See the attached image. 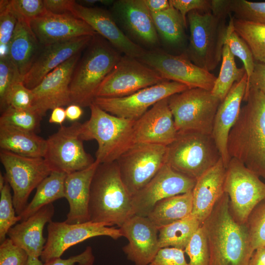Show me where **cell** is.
<instances>
[{
  "label": "cell",
  "mask_w": 265,
  "mask_h": 265,
  "mask_svg": "<svg viewBox=\"0 0 265 265\" xmlns=\"http://www.w3.org/2000/svg\"><path fill=\"white\" fill-rule=\"evenodd\" d=\"M243 101L229 134V156L265 179V94L249 87Z\"/></svg>",
  "instance_id": "cell-1"
},
{
  "label": "cell",
  "mask_w": 265,
  "mask_h": 265,
  "mask_svg": "<svg viewBox=\"0 0 265 265\" xmlns=\"http://www.w3.org/2000/svg\"><path fill=\"white\" fill-rule=\"evenodd\" d=\"M207 237L209 265H248L254 251L245 224L238 223L224 193L202 224Z\"/></svg>",
  "instance_id": "cell-2"
},
{
  "label": "cell",
  "mask_w": 265,
  "mask_h": 265,
  "mask_svg": "<svg viewBox=\"0 0 265 265\" xmlns=\"http://www.w3.org/2000/svg\"><path fill=\"white\" fill-rule=\"evenodd\" d=\"M89 214L92 222L119 228L134 215L116 161L98 165L91 183Z\"/></svg>",
  "instance_id": "cell-3"
},
{
  "label": "cell",
  "mask_w": 265,
  "mask_h": 265,
  "mask_svg": "<svg viewBox=\"0 0 265 265\" xmlns=\"http://www.w3.org/2000/svg\"><path fill=\"white\" fill-rule=\"evenodd\" d=\"M73 72L70 84L72 104L90 106L100 85L121 57L109 43L94 36Z\"/></svg>",
  "instance_id": "cell-4"
},
{
  "label": "cell",
  "mask_w": 265,
  "mask_h": 265,
  "mask_svg": "<svg viewBox=\"0 0 265 265\" xmlns=\"http://www.w3.org/2000/svg\"><path fill=\"white\" fill-rule=\"evenodd\" d=\"M89 108L90 117L81 124L80 137L97 142L95 160L99 164L116 161L135 143V121L112 115L93 103Z\"/></svg>",
  "instance_id": "cell-5"
},
{
  "label": "cell",
  "mask_w": 265,
  "mask_h": 265,
  "mask_svg": "<svg viewBox=\"0 0 265 265\" xmlns=\"http://www.w3.org/2000/svg\"><path fill=\"white\" fill-rule=\"evenodd\" d=\"M190 31L189 41L184 52L197 66L211 72L222 59L227 26L225 18L211 12L193 10L186 16Z\"/></svg>",
  "instance_id": "cell-6"
},
{
  "label": "cell",
  "mask_w": 265,
  "mask_h": 265,
  "mask_svg": "<svg viewBox=\"0 0 265 265\" xmlns=\"http://www.w3.org/2000/svg\"><path fill=\"white\" fill-rule=\"evenodd\" d=\"M221 159L211 135L196 132H178L167 146L166 163L196 180Z\"/></svg>",
  "instance_id": "cell-7"
},
{
  "label": "cell",
  "mask_w": 265,
  "mask_h": 265,
  "mask_svg": "<svg viewBox=\"0 0 265 265\" xmlns=\"http://www.w3.org/2000/svg\"><path fill=\"white\" fill-rule=\"evenodd\" d=\"M168 102L178 132L191 131L212 135L221 101L211 91L187 89L171 96Z\"/></svg>",
  "instance_id": "cell-8"
},
{
  "label": "cell",
  "mask_w": 265,
  "mask_h": 265,
  "mask_svg": "<svg viewBox=\"0 0 265 265\" xmlns=\"http://www.w3.org/2000/svg\"><path fill=\"white\" fill-rule=\"evenodd\" d=\"M224 191L229 197L231 213L240 224H245L255 208L265 201V183L234 158L226 168Z\"/></svg>",
  "instance_id": "cell-9"
},
{
  "label": "cell",
  "mask_w": 265,
  "mask_h": 265,
  "mask_svg": "<svg viewBox=\"0 0 265 265\" xmlns=\"http://www.w3.org/2000/svg\"><path fill=\"white\" fill-rule=\"evenodd\" d=\"M0 160L5 181L13 190L16 214L19 215L27 205L32 190L52 170L44 158L24 157L4 150H0Z\"/></svg>",
  "instance_id": "cell-10"
},
{
  "label": "cell",
  "mask_w": 265,
  "mask_h": 265,
  "mask_svg": "<svg viewBox=\"0 0 265 265\" xmlns=\"http://www.w3.org/2000/svg\"><path fill=\"white\" fill-rule=\"evenodd\" d=\"M81 124L75 122L61 126L47 140L44 157L52 171L68 174L87 168L95 161L85 150L80 137Z\"/></svg>",
  "instance_id": "cell-11"
},
{
  "label": "cell",
  "mask_w": 265,
  "mask_h": 265,
  "mask_svg": "<svg viewBox=\"0 0 265 265\" xmlns=\"http://www.w3.org/2000/svg\"><path fill=\"white\" fill-rule=\"evenodd\" d=\"M167 146L135 143L116 161L122 180L132 196L166 163Z\"/></svg>",
  "instance_id": "cell-12"
},
{
  "label": "cell",
  "mask_w": 265,
  "mask_h": 265,
  "mask_svg": "<svg viewBox=\"0 0 265 265\" xmlns=\"http://www.w3.org/2000/svg\"><path fill=\"white\" fill-rule=\"evenodd\" d=\"M138 60L164 80L182 83L189 89L200 88L211 91L216 79L211 72L194 64L185 52L173 55L155 49L146 50Z\"/></svg>",
  "instance_id": "cell-13"
},
{
  "label": "cell",
  "mask_w": 265,
  "mask_h": 265,
  "mask_svg": "<svg viewBox=\"0 0 265 265\" xmlns=\"http://www.w3.org/2000/svg\"><path fill=\"white\" fill-rule=\"evenodd\" d=\"M164 80L157 72L138 59L124 55L100 85L96 98L127 96Z\"/></svg>",
  "instance_id": "cell-14"
},
{
  "label": "cell",
  "mask_w": 265,
  "mask_h": 265,
  "mask_svg": "<svg viewBox=\"0 0 265 265\" xmlns=\"http://www.w3.org/2000/svg\"><path fill=\"white\" fill-rule=\"evenodd\" d=\"M187 89L184 84L165 80L123 97H96L93 103L112 115L135 121L158 102Z\"/></svg>",
  "instance_id": "cell-15"
},
{
  "label": "cell",
  "mask_w": 265,
  "mask_h": 265,
  "mask_svg": "<svg viewBox=\"0 0 265 265\" xmlns=\"http://www.w3.org/2000/svg\"><path fill=\"white\" fill-rule=\"evenodd\" d=\"M47 230V241L40 256L43 263L61 257L70 247L91 238L107 236L117 239L122 237L119 228L91 221L75 224L51 221Z\"/></svg>",
  "instance_id": "cell-16"
},
{
  "label": "cell",
  "mask_w": 265,
  "mask_h": 265,
  "mask_svg": "<svg viewBox=\"0 0 265 265\" xmlns=\"http://www.w3.org/2000/svg\"><path fill=\"white\" fill-rule=\"evenodd\" d=\"M196 180L165 163L154 177L132 196L134 215L147 216L159 201L192 191Z\"/></svg>",
  "instance_id": "cell-17"
},
{
  "label": "cell",
  "mask_w": 265,
  "mask_h": 265,
  "mask_svg": "<svg viewBox=\"0 0 265 265\" xmlns=\"http://www.w3.org/2000/svg\"><path fill=\"white\" fill-rule=\"evenodd\" d=\"M80 53L74 55L50 72L32 89V108L42 117L49 110L72 104L70 84Z\"/></svg>",
  "instance_id": "cell-18"
},
{
  "label": "cell",
  "mask_w": 265,
  "mask_h": 265,
  "mask_svg": "<svg viewBox=\"0 0 265 265\" xmlns=\"http://www.w3.org/2000/svg\"><path fill=\"white\" fill-rule=\"evenodd\" d=\"M119 228L129 242L123 247L127 259L135 265H149L160 249L158 228L147 216L133 215Z\"/></svg>",
  "instance_id": "cell-19"
},
{
  "label": "cell",
  "mask_w": 265,
  "mask_h": 265,
  "mask_svg": "<svg viewBox=\"0 0 265 265\" xmlns=\"http://www.w3.org/2000/svg\"><path fill=\"white\" fill-rule=\"evenodd\" d=\"M70 13L86 22L125 55L138 59L145 53L146 50L123 32L108 11L98 7L83 6L75 1Z\"/></svg>",
  "instance_id": "cell-20"
},
{
  "label": "cell",
  "mask_w": 265,
  "mask_h": 265,
  "mask_svg": "<svg viewBox=\"0 0 265 265\" xmlns=\"http://www.w3.org/2000/svg\"><path fill=\"white\" fill-rule=\"evenodd\" d=\"M30 26L43 46L97 34L86 22L70 13L56 14L48 11L31 21Z\"/></svg>",
  "instance_id": "cell-21"
},
{
  "label": "cell",
  "mask_w": 265,
  "mask_h": 265,
  "mask_svg": "<svg viewBox=\"0 0 265 265\" xmlns=\"http://www.w3.org/2000/svg\"><path fill=\"white\" fill-rule=\"evenodd\" d=\"M168 98L157 103L134 122L135 143L167 146L175 139L178 132L168 105Z\"/></svg>",
  "instance_id": "cell-22"
},
{
  "label": "cell",
  "mask_w": 265,
  "mask_h": 265,
  "mask_svg": "<svg viewBox=\"0 0 265 265\" xmlns=\"http://www.w3.org/2000/svg\"><path fill=\"white\" fill-rule=\"evenodd\" d=\"M93 37L81 36L43 46L24 77V84L28 89H33L48 74L86 49Z\"/></svg>",
  "instance_id": "cell-23"
},
{
  "label": "cell",
  "mask_w": 265,
  "mask_h": 265,
  "mask_svg": "<svg viewBox=\"0 0 265 265\" xmlns=\"http://www.w3.org/2000/svg\"><path fill=\"white\" fill-rule=\"evenodd\" d=\"M247 85V77L245 74L240 80L233 84L221 102L214 117L212 136L226 168L230 160L227 149L229 134L239 114Z\"/></svg>",
  "instance_id": "cell-24"
},
{
  "label": "cell",
  "mask_w": 265,
  "mask_h": 265,
  "mask_svg": "<svg viewBox=\"0 0 265 265\" xmlns=\"http://www.w3.org/2000/svg\"><path fill=\"white\" fill-rule=\"evenodd\" d=\"M112 11L126 30L137 40L150 47L159 44L151 13L143 0L114 1Z\"/></svg>",
  "instance_id": "cell-25"
},
{
  "label": "cell",
  "mask_w": 265,
  "mask_h": 265,
  "mask_svg": "<svg viewBox=\"0 0 265 265\" xmlns=\"http://www.w3.org/2000/svg\"><path fill=\"white\" fill-rule=\"evenodd\" d=\"M54 212L53 204L47 205L21 223L12 227L7 235L16 246L24 250L28 257H40L47 241L43 229L52 221Z\"/></svg>",
  "instance_id": "cell-26"
},
{
  "label": "cell",
  "mask_w": 265,
  "mask_h": 265,
  "mask_svg": "<svg viewBox=\"0 0 265 265\" xmlns=\"http://www.w3.org/2000/svg\"><path fill=\"white\" fill-rule=\"evenodd\" d=\"M226 168L222 159L196 180L192 190V214L201 225L224 193Z\"/></svg>",
  "instance_id": "cell-27"
},
{
  "label": "cell",
  "mask_w": 265,
  "mask_h": 265,
  "mask_svg": "<svg viewBox=\"0 0 265 265\" xmlns=\"http://www.w3.org/2000/svg\"><path fill=\"white\" fill-rule=\"evenodd\" d=\"M99 163L95 160L84 169L67 174L64 183L65 198L69 211L65 221L68 223H82L90 221L89 202L90 186Z\"/></svg>",
  "instance_id": "cell-28"
},
{
  "label": "cell",
  "mask_w": 265,
  "mask_h": 265,
  "mask_svg": "<svg viewBox=\"0 0 265 265\" xmlns=\"http://www.w3.org/2000/svg\"><path fill=\"white\" fill-rule=\"evenodd\" d=\"M17 18L16 27L9 45L8 57L23 80L39 53L40 44L31 28L30 22L22 17Z\"/></svg>",
  "instance_id": "cell-29"
},
{
  "label": "cell",
  "mask_w": 265,
  "mask_h": 265,
  "mask_svg": "<svg viewBox=\"0 0 265 265\" xmlns=\"http://www.w3.org/2000/svg\"><path fill=\"white\" fill-rule=\"evenodd\" d=\"M0 150L24 157L44 158L47 140L34 132L0 125Z\"/></svg>",
  "instance_id": "cell-30"
},
{
  "label": "cell",
  "mask_w": 265,
  "mask_h": 265,
  "mask_svg": "<svg viewBox=\"0 0 265 265\" xmlns=\"http://www.w3.org/2000/svg\"><path fill=\"white\" fill-rule=\"evenodd\" d=\"M192 208L190 191L159 201L147 217L159 229L191 215Z\"/></svg>",
  "instance_id": "cell-31"
},
{
  "label": "cell",
  "mask_w": 265,
  "mask_h": 265,
  "mask_svg": "<svg viewBox=\"0 0 265 265\" xmlns=\"http://www.w3.org/2000/svg\"><path fill=\"white\" fill-rule=\"evenodd\" d=\"M66 175L62 172L52 171L39 184L32 200L19 215L21 221L26 220L44 206L65 198L64 183Z\"/></svg>",
  "instance_id": "cell-32"
},
{
  "label": "cell",
  "mask_w": 265,
  "mask_h": 265,
  "mask_svg": "<svg viewBox=\"0 0 265 265\" xmlns=\"http://www.w3.org/2000/svg\"><path fill=\"white\" fill-rule=\"evenodd\" d=\"M201 225L199 220L191 214L159 228L158 236L160 249L173 247L184 250Z\"/></svg>",
  "instance_id": "cell-33"
},
{
  "label": "cell",
  "mask_w": 265,
  "mask_h": 265,
  "mask_svg": "<svg viewBox=\"0 0 265 265\" xmlns=\"http://www.w3.org/2000/svg\"><path fill=\"white\" fill-rule=\"evenodd\" d=\"M151 14L158 35L165 43L171 46L184 43L187 24L177 10L171 6L164 11Z\"/></svg>",
  "instance_id": "cell-34"
},
{
  "label": "cell",
  "mask_w": 265,
  "mask_h": 265,
  "mask_svg": "<svg viewBox=\"0 0 265 265\" xmlns=\"http://www.w3.org/2000/svg\"><path fill=\"white\" fill-rule=\"evenodd\" d=\"M245 74L244 67H237L235 56L228 47L224 44L220 70L211 91L212 94L221 102L228 94L233 84L240 80Z\"/></svg>",
  "instance_id": "cell-35"
},
{
  "label": "cell",
  "mask_w": 265,
  "mask_h": 265,
  "mask_svg": "<svg viewBox=\"0 0 265 265\" xmlns=\"http://www.w3.org/2000/svg\"><path fill=\"white\" fill-rule=\"evenodd\" d=\"M233 18L235 31L249 47L255 62L265 63V24Z\"/></svg>",
  "instance_id": "cell-36"
},
{
  "label": "cell",
  "mask_w": 265,
  "mask_h": 265,
  "mask_svg": "<svg viewBox=\"0 0 265 265\" xmlns=\"http://www.w3.org/2000/svg\"><path fill=\"white\" fill-rule=\"evenodd\" d=\"M224 44L228 47L234 56H237L242 62L247 75L248 84L256 62L249 47L235 31L233 18L231 15L227 26Z\"/></svg>",
  "instance_id": "cell-37"
},
{
  "label": "cell",
  "mask_w": 265,
  "mask_h": 265,
  "mask_svg": "<svg viewBox=\"0 0 265 265\" xmlns=\"http://www.w3.org/2000/svg\"><path fill=\"white\" fill-rule=\"evenodd\" d=\"M42 117L32 107L19 109L8 106L2 111L0 117V125L9 126L35 132Z\"/></svg>",
  "instance_id": "cell-38"
},
{
  "label": "cell",
  "mask_w": 265,
  "mask_h": 265,
  "mask_svg": "<svg viewBox=\"0 0 265 265\" xmlns=\"http://www.w3.org/2000/svg\"><path fill=\"white\" fill-rule=\"evenodd\" d=\"M229 7L235 19L265 24V1L229 0Z\"/></svg>",
  "instance_id": "cell-39"
},
{
  "label": "cell",
  "mask_w": 265,
  "mask_h": 265,
  "mask_svg": "<svg viewBox=\"0 0 265 265\" xmlns=\"http://www.w3.org/2000/svg\"><path fill=\"white\" fill-rule=\"evenodd\" d=\"M11 187L6 181L0 191V242L6 238V235L9 229L17 222L21 221L19 215H16V211L11 193Z\"/></svg>",
  "instance_id": "cell-40"
},
{
  "label": "cell",
  "mask_w": 265,
  "mask_h": 265,
  "mask_svg": "<svg viewBox=\"0 0 265 265\" xmlns=\"http://www.w3.org/2000/svg\"><path fill=\"white\" fill-rule=\"evenodd\" d=\"M17 18L9 0L0 1V58L8 56L9 45L15 30Z\"/></svg>",
  "instance_id": "cell-41"
},
{
  "label": "cell",
  "mask_w": 265,
  "mask_h": 265,
  "mask_svg": "<svg viewBox=\"0 0 265 265\" xmlns=\"http://www.w3.org/2000/svg\"><path fill=\"white\" fill-rule=\"evenodd\" d=\"M184 251L189 258L187 265H209V246L202 225L194 234Z\"/></svg>",
  "instance_id": "cell-42"
},
{
  "label": "cell",
  "mask_w": 265,
  "mask_h": 265,
  "mask_svg": "<svg viewBox=\"0 0 265 265\" xmlns=\"http://www.w3.org/2000/svg\"><path fill=\"white\" fill-rule=\"evenodd\" d=\"M251 246L255 251L265 246V201L259 204L246 223Z\"/></svg>",
  "instance_id": "cell-43"
},
{
  "label": "cell",
  "mask_w": 265,
  "mask_h": 265,
  "mask_svg": "<svg viewBox=\"0 0 265 265\" xmlns=\"http://www.w3.org/2000/svg\"><path fill=\"white\" fill-rule=\"evenodd\" d=\"M23 78L8 56L0 58V105L3 111L6 97L12 86Z\"/></svg>",
  "instance_id": "cell-44"
},
{
  "label": "cell",
  "mask_w": 265,
  "mask_h": 265,
  "mask_svg": "<svg viewBox=\"0 0 265 265\" xmlns=\"http://www.w3.org/2000/svg\"><path fill=\"white\" fill-rule=\"evenodd\" d=\"M33 99L32 90L27 88L23 81L17 82L7 94L4 110L8 106L19 109H29L32 107Z\"/></svg>",
  "instance_id": "cell-45"
},
{
  "label": "cell",
  "mask_w": 265,
  "mask_h": 265,
  "mask_svg": "<svg viewBox=\"0 0 265 265\" xmlns=\"http://www.w3.org/2000/svg\"><path fill=\"white\" fill-rule=\"evenodd\" d=\"M9 4L17 17L30 22L48 12L42 0H10Z\"/></svg>",
  "instance_id": "cell-46"
},
{
  "label": "cell",
  "mask_w": 265,
  "mask_h": 265,
  "mask_svg": "<svg viewBox=\"0 0 265 265\" xmlns=\"http://www.w3.org/2000/svg\"><path fill=\"white\" fill-rule=\"evenodd\" d=\"M0 265H28V255L6 238L0 245Z\"/></svg>",
  "instance_id": "cell-47"
},
{
  "label": "cell",
  "mask_w": 265,
  "mask_h": 265,
  "mask_svg": "<svg viewBox=\"0 0 265 265\" xmlns=\"http://www.w3.org/2000/svg\"><path fill=\"white\" fill-rule=\"evenodd\" d=\"M149 265H187L183 250L173 247L160 249Z\"/></svg>",
  "instance_id": "cell-48"
},
{
  "label": "cell",
  "mask_w": 265,
  "mask_h": 265,
  "mask_svg": "<svg viewBox=\"0 0 265 265\" xmlns=\"http://www.w3.org/2000/svg\"><path fill=\"white\" fill-rule=\"evenodd\" d=\"M169 2L171 6L180 13L186 24V16L189 12L193 10L211 12V0H169Z\"/></svg>",
  "instance_id": "cell-49"
},
{
  "label": "cell",
  "mask_w": 265,
  "mask_h": 265,
  "mask_svg": "<svg viewBox=\"0 0 265 265\" xmlns=\"http://www.w3.org/2000/svg\"><path fill=\"white\" fill-rule=\"evenodd\" d=\"M94 256L90 246H87L81 253L67 259L60 258L52 259L44 263V265H93Z\"/></svg>",
  "instance_id": "cell-50"
},
{
  "label": "cell",
  "mask_w": 265,
  "mask_h": 265,
  "mask_svg": "<svg viewBox=\"0 0 265 265\" xmlns=\"http://www.w3.org/2000/svg\"><path fill=\"white\" fill-rule=\"evenodd\" d=\"M249 87L257 89L265 94V63L255 62L254 70L247 85L246 92Z\"/></svg>",
  "instance_id": "cell-51"
},
{
  "label": "cell",
  "mask_w": 265,
  "mask_h": 265,
  "mask_svg": "<svg viewBox=\"0 0 265 265\" xmlns=\"http://www.w3.org/2000/svg\"><path fill=\"white\" fill-rule=\"evenodd\" d=\"M46 10L56 14L70 13L72 5L75 2L73 0H43Z\"/></svg>",
  "instance_id": "cell-52"
},
{
  "label": "cell",
  "mask_w": 265,
  "mask_h": 265,
  "mask_svg": "<svg viewBox=\"0 0 265 265\" xmlns=\"http://www.w3.org/2000/svg\"><path fill=\"white\" fill-rule=\"evenodd\" d=\"M151 13H158L169 8L171 5L167 0H143Z\"/></svg>",
  "instance_id": "cell-53"
},
{
  "label": "cell",
  "mask_w": 265,
  "mask_h": 265,
  "mask_svg": "<svg viewBox=\"0 0 265 265\" xmlns=\"http://www.w3.org/2000/svg\"><path fill=\"white\" fill-rule=\"evenodd\" d=\"M66 119L73 122H77L82 116L83 110L78 105L72 104L65 109Z\"/></svg>",
  "instance_id": "cell-54"
},
{
  "label": "cell",
  "mask_w": 265,
  "mask_h": 265,
  "mask_svg": "<svg viewBox=\"0 0 265 265\" xmlns=\"http://www.w3.org/2000/svg\"><path fill=\"white\" fill-rule=\"evenodd\" d=\"M66 119L65 109L62 106H58L53 109L49 122L50 123L62 125Z\"/></svg>",
  "instance_id": "cell-55"
},
{
  "label": "cell",
  "mask_w": 265,
  "mask_h": 265,
  "mask_svg": "<svg viewBox=\"0 0 265 265\" xmlns=\"http://www.w3.org/2000/svg\"><path fill=\"white\" fill-rule=\"evenodd\" d=\"M248 265H265V247L255 250Z\"/></svg>",
  "instance_id": "cell-56"
},
{
  "label": "cell",
  "mask_w": 265,
  "mask_h": 265,
  "mask_svg": "<svg viewBox=\"0 0 265 265\" xmlns=\"http://www.w3.org/2000/svg\"><path fill=\"white\" fill-rule=\"evenodd\" d=\"M28 265H44V263L39 258L28 257Z\"/></svg>",
  "instance_id": "cell-57"
},
{
  "label": "cell",
  "mask_w": 265,
  "mask_h": 265,
  "mask_svg": "<svg viewBox=\"0 0 265 265\" xmlns=\"http://www.w3.org/2000/svg\"><path fill=\"white\" fill-rule=\"evenodd\" d=\"M6 181L4 176H2L1 173H0V191L2 189L3 187L5 184Z\"/></svg>",
  "instance_id": "cell-58"
},
{
  "label": "cell",
  "mask_w": 265,
  "mask_h": 265,
  "mask_svg": "<svg viewBox=\"0 0 265 265\" xmlns=\"http://www.w3.org/2000/svg\"><path fill=\"white\" fill-rule=\"evenodd\" d=\"M264 247H265V246H264Z\"/></svg>",
  "instance_id": "cell-59"
}]
</instances>
